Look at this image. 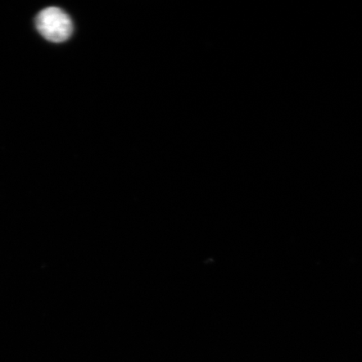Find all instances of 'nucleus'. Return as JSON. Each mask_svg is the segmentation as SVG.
Listing matches in <instances>:
<instances>
[{"label": "nucleus", "instance_id": "f257e3e1", "mask_svg": "<svg viewBox=\"0 0 362 362\" xmlns=\"http://www.w3.org/2000/svg\"><path fill=\"white\" fill-rule=\"evenodd\" d=\"M36 29L45 40L54 43L64 42L74 33L69 16L57 7H48L35 18Z\"/></svg>", "mask_w": 362, "mask_h": 362}]
</instances>
